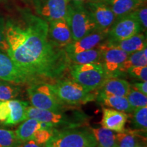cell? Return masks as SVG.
Segmentation results:
<instances>
[{"instance_id":"6da1fadb","label":"cell","mask_w":147,"mask_h":147,"mask_svg":"<svg viewBox=\"0 0 147 147\" xmlns=\"http://www.w3.org/2000/svg\"><path fill=\"white\" fill-rule=\"evenodd\" d=\"M19 12L18 18L5 21L6 54L36 83L61 76L70 61L64 49L49 38V23L27 9Z\"/></svg>"},{"instance_id":"7a4b0ae2","label":"cell","mask_w":147,"mask_h":147,"mask_svg":"<svg viewBox=\"0 0 147 147\" xmlns=\"http://www.w3.org/2000/svg\"><path fill=\"white\" fill-rule=\"evenodd\" d=\"M65 21L70 28L73 41L98 30L83 2L69 1Z\"/></svg>"},{"instance_id":"3957f363","label":"cell","mask_w":147,"mask_h":147,"mask_svg":"<svg viewBox=\"0 0 147 147\" xmlns=\"http://www.w3.org/2000/svg\"><path fill=\"white\" fill-rule=\"evenodd\" d=\"M73 80L87 89L93 91L99 89L108 74L101 62L75 64L69 66Z\"/></svg>"},{"instance_id":"277c9868","label":"cell","mask_w":147,"mask_h":147,"mask_svg":"<svg viewBox=\"0 0 147 147\" xmlns=\"http://www.w3.org/2000/svg\"><path fill=\"white\" fill-rule=\"evenodd\" d=\"M93 133L87 129H72L56 131L45 147H96Z\"/></svg>"},{"instance_id":"5b68a950","label":"cell","mask_w":147,"mask_h":147,"mask_svg":"<svg viewBox=\"0 0 147 147\" xmlns=\"http://www.w3.org/2000/svg\"><path fill=\"white\" fill-rule=\"evenodd\" d=\"M27 94L32 106L39 109L50 110L55 113L64 111L65 104L55 94L52 84L45 82H36L30 84Z\"/></svg>"},{"instance_id":"8992f818","label":"cell","mask_w":147,"mask_h":147,"mask_svg":"<svg viewBox=\"0 0 147 147\" xmlns=\"http://www.w3.org/2000/svg\"><path fill=\"white\" fill-rule=\"evenodd\" d=\"M55 94L64 104H84L95 100L96 97L74 80H61L52 84Z\"/></svg>"},{"instance_id":"52a82bcc","label":"cell","mask_w":147,"mask_h":147,"mask_svg":"<svg viewBox=\"0 0 147 147\" xmlns=\"http://www.w3.org/2000/svg\"><path fill=\"white\" fill-rule=\"evenodd\" d=\"M36 15L47 22L65 20L69 0H32Z\"/></svg>"},{"instance_id":"ba28073f","label":"cell","mask_w":147,"mask_h":147,"mask_svg":"<svg viewBox=\"0 0 147 147\" xmlns=\"http://www.w3.org/2000/svg\"><path fill=\"white\" fill-rule=\"evenodd\" d=\"M83 3L97 29L108 32L116 18L107 3L104 0H87Z\"/></svg>"},{"instance_id":"9c48e42d","label":"cell","mask_w":147,"mask_h":147,"mask_svg":"<svg viewBox=\"0 0 147 147\" xmlns=\"http://www.w3.org/2000/svg\"><path fill=\"white\" fill-rule=\"evenodd\" d=\"M102 51L101 63L105 68L108 76H117L119 69L129 54L105 40L100 45Z\"/></svg>"},{"instance_id":"30bf717a","label":"cell","mask_w":147,"mask_h":147,"mask_svg":"<svg viewBox=\"0 0 147 147\" xmlns=\"http://www.w3.org/2000/svg\"><path fill=\"white\" fill-rule=\"evenodd\" d=\"M141 32L143 31L140 23L129 14L116 20L108 31L106 40L111 42L120 41Z\"/></svg>"},{"instance_id":"8fae6325","label":"cell","mask_w":147,"mask_h":147,"mask_svg":"<svg viewBox=\"0 0 147 147\" xmlns=\"http://www.w3.org/2000/svg\"><path fill=\"white\" fill-rule=\"evenodd\" d=\"M0 80L19 84L36 83L32 78L21 70L9 56L0 51Z\"/></svg>"},{"instance_id":"7c38bea8","label":"cell","mask_w":147,"mask_h":147,"mask_svg":"<svg viewBox=\"0 0 147 147\" xmlns=\"http://www.w3.org/2000/svg\"><path fill=\"white\" fill-rule=\"evenodd\" d=\"M108 31L95 30L76 41H73L63 48L66 54H73L97 47L107 39Z\"/></svg>"},{"instance_id":"4fadbf2b","label":"cell","mask_w":147,"mask_h":147,"mask_svg":"<svg viewBox=\"0 0 147 147\" xmlns=\"http://www.w3.org/2000/svg\"><path fill=\"white\" fill-rule=\"evenodd\" d=\"M26 118L34 119L40 122L50 123L55 127L60 125H70L74 124V121L68 118L67 115L62 113H55V112L35 108L34 106H27L26 108Z\"/></svg>"},{"instance_id":"5bb4252c","label":"cell","mask_w":147,"mask_h":147,"mask_svg":"<svg viewBox=\"0 0 147 147\" xmlns=\"http://www.w3.org/2000/svg\"><path fill=\"white\" fill-rule=\"evenodd\" d=\"M48 23L49 38L55 45L63 49L73 42L70 28L65 20H56Z\"/></svg>"},{"instance_id":"9a60e30c","label":"cell","mask_w":147,"mask_h":147,"mask_svg":"<svg viewBox=\"0 0 147 147\" xmlns=\"http://www.w3.org/2000/svg\"><path fill=\"white\" fill-rule=\"evenodd\" d=\"M128 116L124 112L113 108H104L101 123L102 127L113 131L123 132L125 130V125Z\"/></svg>"},{"instance_id":"2e32d148","label":"cell","mask_w":147,"mask_h":147,"mask_svg":"<svg viewBox=\"0 0 147 147\" xmlns=\"http://www.w3.org/2000/svg\"><path fill=\"white\" fill-rule=\"evenodd\" d=\"M130 89L131 85L124 79L117 76H108L99 88V92L108 95L126 97Z\"/></svg>"},{"instance_id":"e0dca14e","label":"cell","mask_w":147,"mask_h":147,"mask_svg":"<svg viewBox=\"0 0 147 147\" xmlns=\"http://www.w3.org/2000/svg\"><path fill=\"white\" fill-rule=\"evenodd\" d=\"M108 42L112 45L127 53L128 54H131L133 53L146 49V38L143 32L138 33L127 39L120 41Z\"/></svg>"},{"instance_id":"ac0fdd59","label":"cell","mask_w":147,"mask_h":147,"mask_svg":"<svg viewBox=\"0 0 147 147\" xmlns=\"http://www.w3.org/2000/svg\"><path fill=\"white\" fill-rule=\"evenodd\" d=\"M97 100L100 104L106 107L124 112V113H132L134 108L131 106L127 99L125 96H117L114 95H108L99 92Z\"/></svg>"},{"instance_id":"d6986e66","label":"cell","mask_w":147,"mask_h":147,"mask_svg":"<svg viewBox=\"0 0 147 147\" xmlns=\"http://www.w3.org/2000/svg\"><path fill=\"white\" fill-rule=\"evenodd\" d=\"M10 107V115L8 118L5 121V125H14L26 120V108L28 103L21 100H8Z\"/></svg>"},{"instance_id":"ffe728a7","label":"cell","mask_w":147,"mask_h":147,"mask_svg":"<svg viewBox=\"0 0 147 147\" xmlns=\"http://www.w3.org/2000/svg\"><path fill=\"white\" fill-rule=\"evenodd\" d=\"M115 14L116 20L130 14L138 8L144 5L136 0H104ZM146 4V3H144Z\"/></svg>"},{"instance_id":"44dd1931","label":"cell","mask_w":147,"mask_h":147,"mask_svg":"<svg viewBox=\"0 0 147 147\" xmlns=\"http://www.w3.org/2000/svg\"><path fill=\"white\" fill-rule=\"evenodd\" d=\"M69 61L75 64H84L101 62L102 51L100 45L97 47L82 52L73 54H67Z\"/></svg>"},{"instance_id":"7402d4cb","label":"cell","mask_w":147,"mask_h":147,"mask_svg":"<svg viewBox=\"0 0 147 147\" xmlns=\"http://www.w3.org/2000/svg\"><path fill=\"white\" fill-rule=\"evenodd\" d=\"M91 129L98 147H117V134L113 131L104 127Z\"/></svg>"},{"instance_id":"603a6c76","label":"cell","mask_w":147,"mask_h":147,"mask_svg":"<svg viewBox=\"0 0 147 147\" xmlns=\"http://www.w3.org/2000/svg\"><path fill=\"white\" fill-rule=\"evenodd\" d=\"M39 129H41L40 121L34 119H27L14 132L18 141L23 142L32 140L35 132Z\"/></svg>"},{"instance_id":"cb8c5ba5","label":"cell","mask_w":147,"mask_h":147,"mask_svg":"<svg viewBox=\"0 0 147 147\" xmlns=\"http://www.w3.org/2000/svg\"><path fill=\"white\" fill-rule=\"evenodd\" d=\"M146 65H147V49H144L129 54L126 60L119 67V73H127L129 69L133 67Z\"/></svg>"},{"instance_id":"d4e9b609","label":"cell","mask_w":147,"mask_h":147,"mask_svg":"<svg viewBox=\"0 0 147 147\" xmlns=\"http://www.w3.org/2000/svg\"><path fill=\"white\" fill-rule=\"evenodd\" d=\"M21 92V88L16 84L0 80V101L4 102L16 98Z\"/></svg>"},{"instance_id":"484cf974","label":"cell","mask_w":147,"mask_h":147,"mask_svg":"<svg viewBox=\"0 0 147 147\" xmlns=\"http://www.w3.org/2000/svg\"><path fill=\"white\" fill-rule=\"evenodd\" d=\"M137 138L135 132L131 130L117 132V147H135L138 144Z\"/></svg>"},{"instance_id":"4316f807","label":"cell","mask_w":147,"mask_h":147,"mask_svg":"<svg viewBox=\"0 0 147 147\" xmlns=\"http://www.w3.org/2000/svg\"><path fill=\"white\" fill-rule=\"evenodd\" d=\"M133 123L135 128H136L137 129L146 132L147 106L134 109Z\"/></svg>"},{"instance_id":"83f0119b","label":"cell","mask_w":147,"mask_h":147,"mask_svg":"<svg viewBox=\"0 0 147 147\" xmlns=\"http://www.w3.org/2000/svg\"><path fill=\"white\" fill-rule=\"evenodd\" d=\"M126 97L134 109L147 106V95L136 90L131 88L127 94Z\"/></svg>"},{"instance_id":"f1b7e54d","label":"cell","mask_w":147,"mask_h":147,"mask_svg":"<svg viewBox=\"0 0 147 147\" xmlns=\"http://www.w3.org/2000/svg\"><path fill=\"white\" fill-rule=\"evenodd\" d=\"M19 143L15 132L0 128V147H17Z\"/></svg>"},{"instance_id":"f546056e","label":"cell","mask_w":147,"mask_h":147,"mask_svg":"<svg viewBox=\"0 0 147 147\" xmlns=\"http://www.w3.org/2000/svg\"><path fill=\"white\" fill-rule=\"evenodd\" d=\"M56 131L54 128L39 129L35 132L32 140L38 144L45 145L53 137Z\"/></svg>"},{"instance_id":"4dcf8cb0","label":"cell","mask_w":147,"mask_h":147,"mask_svg":"<svg viewBox=\"0 0 147 147\" xmlns=\"http://www.w3.org/2000/svg\"><path fill=\"white\" fill-rule=\"evenodd\" d=\"M136 19L142 27L143 32H146L147 29V7L146 4L142 5L130 13Z\"/></svg>"},{"instance_id":"1f68e13d","label":"cell","mask_w":147,"mask_h":147,"mask_svg":"<svg viewBox=\"0 0 147 147\" xmlns=\"http://www.w3.org/2000/svg\"><path fill=\"white\" fill-rule=\"evenodd\" d=\"M127 73L131 76L136 78L142 82H146L147 80V65L135 67L129 69Z\"/></svg>"},{"instance_id":"d6a6232c","label":"cell","mask_w":147,"mask_h":147,"mask_svg":"<svg viewBox=\"0 0 147 147\" xmlns=\"http://www.w3.org/2000/svg\"><path fill=\"white\" fill-rule=\"evenodd\" d=\"M8 50V45L7 43L5 34V21L0 16V51L6 53Z\"/></svg>"},{"instance_id":"836d02e7","label":"cell","mask_w":147,"mask_h":147,"mask_svg":"<svg viewBox=\"0 0 147 147\" xmlns=\"http://www.w3.org/2000/svg\"><path fill=\"white\" fill-rule=\"evenodd\" d=\"M10 115V107L8 101H0V122L3 124Z\"/></svg>"},{"instance_id":"e575fe53","label":"cell","mask_w":147,"mask_h":147,"mask_svg":"<svg viewBox=\"0 0 147 147\" xmlns=\"http://www.w3.org/2000/svg\"><path fill=\"white\" fill-rule=\"evenodd\" d=\"M131 88L147 95V82H136V83L132 84Z\"/></svg>"},{"instance_id":"d590c367","label":"cell","mask_w":147,"mask_h":147,"mask_svg":"<svg viewBox=\"0 0 147 147\" xmlns=\"http://www.w3.org/2000/svg\"><path fill=\"white\" fill-rule=\"evenodd\" d=\"M17 147H45V145L38 144L34 140H29L26 142H20Z\"/></svg>"},{"instance_id":"8d00e7d4","label":"cell","mask_w":147,"mask_h":147,"mask_svg":"<svg viewBox=\"0 0 147 147\" xmlns=\"http://www.w3.org/2000/svg\"><path fill=\"white\" fill-rule=\"evenodd\" d=\"M135 147H146V144H139V143H138V144H136V146Z\"/></svg>"},{"instance_id":"74e56055","label":"cell","mask_w":147,"mask_h":147,"mask_svg":"<svg viewBox=\"0 0 147 147\" xmlns=\"http://www.w3.org/2000/svg\"><path fill=\"white\" fill-rule=\"evenodd\" d=\"M138 2L142 3V4H144V3H146V0H136Z\"/></svg>"},{"instance_id":"f35d334b","label":"cell","mask_w":147,"mask_h":147,"mask_svg":"<svg viewBox=\"0 0 147 147\" xmlns=\"http://www.w3.org/2000/svg\"><path fill=\"white\" fill-rule=\"evenodd\" d=\"M71 1H78V2H84V1H87V0H69Z\"/></svg>"},{"instance_id":"ab89813d","label":"cell","mask_w":147,"mask_h":147,"mask_svg":"<svg viewBox=\"0 0 147 147\" xmlns=\"http://www.w3.org/2000/svg\"><path fill=\"white\" fill-rule=\"evenodd\" d=\"M24 1H32V0H23Z\"/></svg>"}]
</instances>
